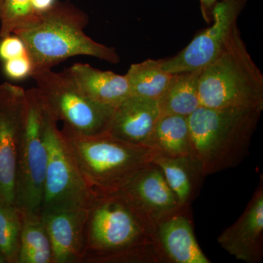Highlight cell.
I'll list each match as a JSON object with an SVG mask.
<instances>
[{"label": "cell", "instance_id": "cell-1", "mask_svg": "<svg viewBox=\"0 0 263 263\" xmlns=\"http://www.w3.org/2000/svg\"><path fill=\"white\" fill-rule=\"evenodd\" d=\"M83 262L164 263L155 230L119 193L97 197L88 210Z\"/></svg>", "mask_w": 263, "mask_h": 263}, {"label": "cell", "instance_id": "cell-2", "mask_svg": "<svg viewBox=\"0 0 263 263\" xmlns=\"http://www.w3.org/2000/svg\"><path fill=\"white\" fill-rule=\"evenodd\" d=\"M89 17L69 3H55L35 13L13 30L23 41L33 71L48 70L76 56H89L117 64L115 48L93 41L84 32ZM32 73V72H31Z\"/></svg>", "mask_w": 263, "mask_h": 263}, {"label": "cell", "instance_id": "cell-3", "mask_svg": "<svg viewBox=\"0 0 263 263\" xmlns=\"http://www.w3.org/2000/svg\"><path fill=\"white\" fill-rule=\"evenodd\" d=\"M262 110L200 106L189 116L194 155L205 176L238 167L248 157Z\"/></svg>", "mask_w": 263, "mask_h": 263}, {"label": "cell", "instance_id": "cell-4", "mask_svg": "<svg viewBox=\"0 0 263 263\" xmlns=\"http://www.w3.org/2000/svg\"><path fill=\"white\" fill-rule=\"evenodd\" d=\"M61 133L83 178L98 196L121 190L156 152L110 136H85L64 127Z\"/></svg>", "mask_w": 263, "mask_h": 263}, {"label": "cell", "instance_id": "cell-5", "mask_svg": "<svg viewBox=\"0 0 263 263\" xmlns=\"http://www.w3.org/2000/svg\"><path fill=\"white\" fill-rule=\"evenodd\" d=\"M200 106L263 108V75L249 54L238 26L222 51L199 79Z\"/></svg>", "mask_w": 263, "mask_h": 263}, {"label": "cell", "instance_id": "cell-6", "mask_svg": "<svg viewBox=\"0 0 263 263\" xmlns=\"http://www.w3.org/2000/svg\"><path fill=\"white\" fill-rule=\"evenodd\" d=\"M30 76L45 108L57 122L62 121L64 127L85 136L108 133L116 107L97 103L83 94L68 69L33 71Z\"/></svg>", "mask_w": 263, "mask_h": 263}, {"label": "cell", "instance_id": "cell-7", "mask_svg": "<svg viewBox=\"0 0 263 263\" xmlns=\"http://www.w3.org/2000/svg\"><path fill=\"white\" fill-rule=\"evenodd\" d=\"M43 138L48 162L41 212L89 209L98 195L85 181L57 121L45 107Z\"/></svg>", "mask_w": 263, "mask_h": 263}, {"label": "cell", "instance_id": "cell-8", "mask_svg": "<svg viewBox=\"0 0 263 263\" xmlns=\"http://www.w3.org/2000/svg\"><path fill=\"white\" fill-rule=\"evenodd\" d=\"M44 107L37 88L26 90L25 115L19 143L15 205L22 212L41 214L48 152L43 138Z\"/></svg>", "mask_w": 263, "mask_h": 263}, {"label": "cell", "instance_id": "cell-9", "mask_svg": "<svg viewBox=\"0 0 263 263\" xmlns=\"http://www.w3.org/2000/svg\"><path fill=\"white\" fill-rule=\"evenodd\" d=\"M247 0H219L212 13L213 24L200 32L179 53L162 60L171 74L191 72L206 67L219 56L233 29Z\"/></svg>", "mask_w": 263, "mask_h": 263}, {"label": "cell", "instance_id": "cell-10", "mask_svg": "<svg viewBox=\"0 0 263 263\" xmlns=\"http://www.w3.org/2000/svg\"><path fill=\"white\" fill-rule=\"evenodd\" d=\"M26 90L0 84V202L15 205L17 157L25 115Z\"/></svg>", "mask_w": 263, "mask_h": 263}, {"label": "cell", "instance_id": "cell-11", "mask_svg": "<svg viewBox=\"0 0 263 263\" xmlns=\"http://www.w3.org/2000/svg\"><path fill=\"white\" fill-rule=\"evenodd\" d=\"M117 193L154 228L155 232L159 223L184 207L170 187L160 167L153 162L140 170Z\"/></svg>", "mask_w": 263, "mask_h": 263}, {"label": "cell", "instance_id": "cell-12", "mask_svg": "<svg viewBox=\"0 0 263 263\" xmlns=\"http://www.w3.org/2000/svg\"><path fill=\"white\" fill-rule=\"evenodd\" d=\"M218 243L235 259L259 263L263 258V176L245 212L217 238Z\"/></svg>", "mask_w": 263, "mask_h": 263}, {"label": "cell", "instance_id": "cell-13", "mask_svg": "<svg viewBox=\"0 0 263 263\" xmlns=\"http://www.w3.org/2000/svg\"><path fill=\"white\" fill-rule=\"evenodd\" d=\"M88 210L41 212L51 242L52 263L83 262L86 253L85 229Z\"/></svg>", "mask_w": 263, "mask_h": 263}, {"label": "cell", "instance_id": "cell-14", "mask_svg": "<svg viewBox=\"0 0 263 263\" xmlns=\"http://www.w3.org/2000/svg\"><path fill=\"white\" fill-rule=\"evenodd\" d=\"M155 237L164 263L212 262L195 237L190 207H183L159 223Z\"/></svg>", "mask_w": 263, "mask_h": 263}, {"label": "cell", "instance_id": "cell-15", "mask_svg": "<svg viewBox=\"0 0 263 263\" xmlns=\"http://www.w3.org/2000/svg\"><path fill=\"white\" fill-rule=\"evenodd\" d=\"M160 116L158 100L130 95L116 107L108 133L128 143L146 146Z\"/></svg>", "mask_w": 263, "mask_h": 263}, {"label": "cell", "instance_id": "cell-16", "mask_svg": "<svg viewBox=\"0 0 263 263\" xmlns=\"http://www.w3.org/2000/svg\"><path fill=\"white\" fill-rule=\"evenodd\" d=\"M68 70L81 92L97 103L117 107L130 96L125 75L98 70L83 63L74 64Z\"/></svg>", "mask_w": 263, "mask_h": 263}, {"label": "cell", "instance_id": "cell-17", "mask_svg": "<svg viewBox=\"0 0 263 263\" xmlns=\"http://www.w3.org/2000/svg\"><path fill=\"white\" fill-rule=\"evenodd\" d=\"M152 162L157 164L163 173L166 181L181 205L191 206L206 176L196 156L192 154L171 157L155 155Z\"/></svg>", "mask_w": 263, "mask_h": 263}, {"label": "cell", "instance_id": "cell-18", "mask_svg": "<svg viewBox=\"0 0 263 263\" xmlns=\"http://www.w3.org/2000/svg\"><path fill=\"white\" fill-rule=\"evenodd\" d=\"M146 146L156 155L181 157L194 154L187 117L161 114Z\"/></svg>", "mask_w": 263, "mask_h": 263}, {"label": "cell", "instance_id": "cell-19", "mask_svg": "<svg viewBox=\"0 0 263 263\" xmlns=\"http://www.w3.org/2000/svg\"><path fill=\"white\" fill-rule=\"evenodd\" d=\"M202 70L173 74L167 87L157 100L161 114L188 117L200 108L198 88Z\"/></svg>", "mask_w": 263, "mask_h": 263}, {"label": "cell", "instance_id": "cell-20", "mask_svg": "<svg viewBox=\"0 0 263 263\" xmlns=\"http://www.w3.org/2000/svg\"><path fill=\"white\" fill-rule=\"evenodd\" d=\"M18 263H52L49 237L41 214L22 212Z\"/></svg>", "mask_w": 263, "mask_h": 263}, {"label": "cell", "instance_id": "cell-21", "mask_svg": "<svg viewBox=\"0 0 263 263\" xmlns=\"http://www.w3.org/2000/svg\"><path fill=\"white\" fill-rule=\"evenodd\" d=\"M130 95L158 100L173 74L164 70L162 60H147L133 64L126 74Z\"/></svg>", "mask_w": 263, "mask_h": 263}, {"label": "cell", "instance_id": "cell-22", "mask_svg": "<svg viewBox=\"0 0 263 263\" xmlns=\"http://www.w3.org/2000/svg\"><path fill=\"white\" fill-rule=\"evenodd\" d=\"M22 214L15 205L0 202V254L8 263H18Z\"/></svg>", "mask_w": 263, "mask_h": 263}, {"label": "cell", "instance_id": "cell-23", "mask_svg": "<svg viewBox=\"0 0 263 263\" xmlns=\"http://www.w3.org/2000/svg\"><path fill=\"white\" fill-rule=\"evenodd\" d=\"M35 13L32 0H3L0 8V37H8Z\"/></svg>", "mask_w": 263, "mask_h": 263}, {"label": "cell", "instance_id": "cell-24", "mask_svg": "<svg viewBox=\"0 0 263 263\" xmlns=\"http://www.w3.org/2000/svg\"><path fill=\"white\" fill-rule=\"evenodd\" d=\"M5 75L13 80H21L30 76L32 65L28 55L17 57L5 62Z\"/></svg>", "mask_w": 263, "mask_h": 263}, {"label": "cell", "instance_id": "cell-25", "mask_svg": "<svg viewBox=\"0 0 263 263\" xmlns=\"http://www.w3.org/2000/svg\"><path fill=\"white\" fill-rule=\"evenodd\" d=\"M27 54L23 41L15 34L2 38L0 42V59L3 61H8Z\"/></svg>", "mask_w": 263, "mask_h": 263}, {"label": "cell", "instance_id": "cell-26", "mask_svg": "<svg viewBox=\"0 0 263 263\" xmlns=\"http://www.w3.org/2000/svg\"><path fill=\"white\" fill-rule=\"evenodd\" d=\"M202 17L208 24L212 22V13L214 6L219 0H200Z\"/></svg>", "mask_w": 263, "mask_h": 263}, {"label": "cell", "instance_id": "cell-27", "mask_svg": "<svg viewBox=\"0 0 263 263\" xmlns=\"http://www.w3.org/2000/svg\"><path fill=\"white\" fill-rule=\"evenodd\" d=\"M55 3V0H32V6L35 13H41L51 8Z\"/></svg>", "mask_w": 263, "mask_h": 263}, {"label": "cell", "instance_id": "cell-28", "mask_svg": "<svg viewBox=\"0 0 263 263\" xmlns=\"http://www.w3.org/2000/svg\"><path fill=\"white\" fill-rule=\"evenodd\" d=\"M5 259L3 258V256L0 254V263H5Z\"/></svg>", "mask_w": 263, "mask_h": 263}, {"label": "cell", "instance_id": "cell-29", "mask_svg": "<svg viewBox=\"0 0 263 263\" xmlns=\"http://www.w3.org/2000/svg\"><path fill=\"white\" fill-rule=\"evenodd\" d=\"M2 1H3V0H0V8H1L2 6Z\"/></svg>", "mask_w": 263, "mask_h": 263}]
</instances>
